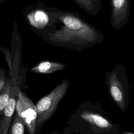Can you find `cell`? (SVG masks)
Instances as JSON below:
<instances>
[{
	"instance_id": "1",
	"label": "cell",
	"mask_w": 134,
	"mask_h": 134,
	"mask_svg": "<svg viewBox=\"0 0 134 134\" xmlns=\"http://www.w3.org/2000/svg\"><path fill=\"white\" fill-rule=\"evenodd\" d=\"M53 21L40 38L50 45L81 52L104 41L102 32L75 11L53 7Z\"/></svg>"
},
{
	"instance_id": "2",
	"label": "cell",
	"mask_w": 134,
	"mask_h": 134,
	"mask_svg": "<svg viewBox=\"0 0 134 134\" xmlns=\"http://www.w3.org/2000/svg\"><path fill=\"white\" fill-rule=\"evenodd\" d=\"M22 14L28 27L39 37L53 24V7L47 6L41 1L28 5Z\"/></svg>"
},
{
	"instance_id": "3",
	"label": "cell",
	"mask_w": 134,
	"mask_h": 134,
	"mask_svg": "<svg viewBox=\"0 0 134 134\" xmlns=\"http://www.w3.org/2000/svg\"><path fill=\"white\" fill-rule=\"evenodd\" d=\"M70 86L69 82L64 79L46 96L37 103V116L36 126H39L48 120L57 109L61 100L65 96Z\"/></svg>"
},
{
	"instance_id": "4",
	"label": "cell",
	"mask_w": 134,
	"mask_h": 134,
	"mask_svg": "<svg viewBox=\"0 0 134 134\" xmlns=\"http://www.w3.org/2000/svg\"><path fill=\"white\" fill-rule=\"evenodd\" d=\"M105 76L111 97L123 108L125 106V96L128 90L125 66L122 64H116L112 70L105 72Z\"/></svg>"
},
{
	"instance_id": "5",
	"label": "cell",
	"mask_w": 134,
	"mask_h": 134,
	"mask_svg": "<svg viewBox=\"0 0 134 134\" xmlns=\"http://www.w3.org/2000/svg\"><path fill=\"white\" fill-rule=\"evenodd\" d=\"M16 113L23 119L28 132L34 134L37 116L36 106L23 92H19L16 104Z\"/></svg>"
},
{
	"instance_id": "6",
	"label": "cell",
	"mask_w": 134,
	"mask_h": 134,
	"mask_svg": "<svg viewBox=\"0 0 134 134\" xmlns=\"http://www.w3.org/2000/svg\"><path fill=\"white\" fill-rule=\"evenodd\" d=\"M110 5L111 26L114 29H120L128 22L130 13V0H110Z\"/></svg>"
},
{
	"instance_id": "7",
	"label": "cell",
	"mask_w": 134,
	"mask_h": 134,
	"mask_svg": "<svg viewBox=\"0 0 134 134\" xmlns=\"http://www.w3.org/2000/svg\"><path fill=\"white\" fill-rule=\"evenodd\" d=\"M66 68V65L56 61L46 60L39 62L30 69V71L38 74H52Z\"/></svg>"
},
{
	"instance_id": "8",
	"label": "cell",
	"mask_w": 134,
	"mask_h": 134,
	"mask_svg": "<svg viewBox=\"0 0 134 134\" xmlns=\"http://www.w3.org/2000/svg\"><path fill=\"white\" fill-rule=\"evenodd\" d=\"M16 99L15 97H10L9 102L6 106L3 115L0 121V134H8L14 111L16 108Z\"/></svg>"
},
{
	"instance_id": "9",
	"label": "cell",
	"mask_w": 134,
	"mask_h": 134,
	"mask_svg": "<svg viewBox=\"0 0 134 134\" xmlns=\"http://www.w3.org/2000/svg\"><path fill=\"white\" fill-rule=\"evenodd\" d=\"M73 1L79 7L91 15H96L102 9V0Z\"/></svg>"
},
{
	"instance_id": "10",
	"label": "cell",
	"mask_w": 134,
	"mask_h": 134,
	"mask_svg": "<svg viewBox=\"0 0 134 134\" xmlns=\"http://www.w3.org/2000/svg\"><path fill=\"white\" fill-rule=\"evenodd\" d=\"M81 116L85 120L99 128H108L111 127V124L106 118L98 114L85 112Z\"/></svg>"
},
{
	"instance_id": "11",
	"label": "cell",
	"mask_w": 134,
	"mask_h": 134,
	"mask_svg": "<svg viewBox=\"0 0 134 134\" xmlns=\"http://www.w3.org/2000/svg\"><path fill=\"white\" fill-rule=\"evenodd\" d=\"M25 126L23 119L16 113L14 120L10 125L8 134H24Z\"/></svg>"
},
{
	"instance_id": "12",
	"label": "cell",
	"mask_w": 134,
	"mask_h": 134,
	"mask_svg": "<svg viewBox=\"0 0 134 134\" xmlns=\"http://www.w3.org/2000/svg\"><path fill=\"white\" fill-rule=\"evenodd\" d=\"M10 88L8 85L3 94L0 95V113L4 110L10 99Z\"/></svg>"
},
{
	"instance_id": "13",
	"label": "cell",
	"mask_w": 134,
	"mask_h": 134,
	"mask_svg": "<svg viewBox=\"0 0 134 134\" xmlns=\"http://www.w3.org/2000/svg\"><path fill=\"white\" fill-rule=\"evenodd\" d=\"M5 0H0V5L2 3H3L4 2H5Z\"/></svg>"
},
{
	"instance_id": "14",
	"label": "cell",
	"mask_w": 134,
	"mask_h": 134,
	"mask_svg": "<svg viewBox=\"0 0 134 134\" xmlns=\"http://www.w3.org/2000/svg\"><path fill=\"white\" fill-rule=\"evenodd\" d=\"M133 40H134V39H133Z\"/></svg>"
}]
</instances>
